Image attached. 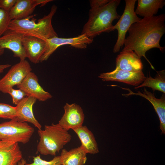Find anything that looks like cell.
I'll return each instance as SVG.
<instances>
[{
    "mask_svg": "<svg viewBox=\"0 0 165 165\" xmlns=\"http://www.w3.org/2000/svg\"><path fill=\"white\" fill-rule=\"evenodd\" d=\"M165 15L163 13L150 17H143L132 24L128 32V36L124 42L122 50H130L140 57H144L152 68H154L145 56L150 49L156 48L162 51L165 47L160 46V42L165 33Z\"/></svg>",
    "mask_w": 165,
    "mask_h": 165,
    "instance_id": "obj_1",
    "label": "cell"
},
{
    "mask_svg": "<svg viewBox=\"0 0 165 165\" xmlns=\"http://www.w3.org/2000/svg\"><path fill=\"white\" fill-rule=\"evenodd\" d=\"M120 0H91L89 19L83 26L81 34L94 38L103 33L113 31V21L119 19L117 12Z\"/></svg>",
    "mask_w": 165,
    "mask_h": 165,
    "instance_id": "obj_2",
    "label": "cell"
},
{
    "mask_svg": "<svg viewBox=\"0 0 165 165\" xmlns=\"http://www.w3.org/2000/svg\"><path fill=\"white\" fill-rule=\"evenodd\" d=\"M57 7L53 5L49 13L38 20L34 18V15L21 20H11L7 30L18 32L24 35L34 36L46 40L58 35L52 24V18L56 12Z\"/></svg>",
    "mask_w": 165,
    "mask_h": 165,
    "instance_id": "obj_3",
    "label": "cell"
},
{
    "mask_svg": "<svg viewBox=\"0 0 165 165\" xmlns=\"http://www.w3.org/2000/svg\"><path fill=\"white\" fill-rule=\"evenodd\" d=\"M39 141L38 144V151L42 155L55 156L64 146L69 142L71 135L58 123L45 125L44 130H38Z\"/></svg>",
    "mask_w": 165,
    "mask_h": 165,
    "instance_id": "obj_4",
    "label": "cell"
},
{
    "mask_svg": "<svg viewBox=\"0 0 165 165\" xmlns=\"http://www.w3.org/2000/svg\"><path fill=\"white\" fill-rule=\"evenodd\" d=\"M34 128L27 122H21L14 118L0 123V140L25 144L29 141Z\"/></svg>",
    "mask_w": 165,
    "mask_h": 165,
    "instance_id": "obj_5",
    "label": "cell"
},
{
    "mask_svg": "<svg viewBox=\"0 0 165 165\" xmlns=\"http://www.w3.org/2000/svg\"><path fill=\"white\" fill-rule=\"evenodd\" d=\"M136 0H125V6L123 12L119 20L112 29L117 30L118 36L115 44L113 52H119L124 45L126 34L131 26L133 24L140 21L142 18L139 17L134 11L135 5Z\"/></svg>",
    "mask_w": 165,
    "mask_h": 165,
    "instance_id": "obj_6",
    "label": "cell"
},
{
    "mask_svg": "<svg viewBox=\"0 0 165 165\" xmlns=\"http://www.w3.org/2000/svg\"><path fill=\"white\" fill-rule=\"evenodd\" d=\"M31 70L29 63L26 60L20 61L13 65L0 79V91L3 93H7L10 88L20 83Z\"/></svg>",
    "mask_w": 165,
    "mask_h": 165,
    "instance_id": "obj_7",
    "label": "cell"
},
{
    "mask_svg": "<svg viewBox=\"0 0 165 165\" xmlns=\"http://www.w3.org/2000/svg\"><path fill=\"white\" fill-rule=\"evenodd\" d=\"M93 39L89 38L86 35L81 34L73 38H62L55 37L47 39L46 42L47 49L42 57L40 62L46 61L50 56L59 46L69 45L75 48L84 49L86 48L87 45L92 43Z\"/></svg>",
    "mask_w": 165,
    "mask_h": 165,
    "instance_id": "obj_8",
    "label": "cell"
},
{
    "mask_svg": "<svg viewBox=\"0 0 165 165\" xmlns=\"http://www.w3.org/2000/svg\"><path fill=\"white\" fill-rule=\"evenodd\" d=\"M98 77L103 81L121 82L136 87L142 83L146 78L142 71L129 72L116 69L110 72L101 73Z\"/></svg>",
    "mask_w": 165,
    "mask_h": 165,
    "instance_id": "obj_9",
    "label": "cell"
},
{
    "mask_svg": "<svg viewBox=\"0 0 165 165\" xmlns=\"http://www.w3.org/2000/svg\"><path fill=\"white\" fill-rule=\"evenodd\" d=\"M17 86L25 94L26 96L33 97L39 101H45L52 97L51 95L40 85L37 76L31 72Z\"/></svg>",
    "mask_w": 165,
    "mask_h": 165,
    "instance_id": "obj_10",
    "label": "cell"
},
{
    "mask_svg": "<svg viewBox=\"0 0 165 165\" xmlns=\"http://www.w3.org/2000/svg\"><path fill=\"white\" fill-rule=\"evenodd\" d=\"M22 43L27 58L32 63H38L47 49L46 40L29 35H24Z\"/></svg>",
    "mask_w": 165,
    "mask_h": 165,
    "instance_id": "obj_11",
    "label": "cell"
},
{
    "mask_svg": "<svg viewBox=\"0 0 165 165\" xmlns=\"http://www.w3.org/2000/svg\"><path fill=\"white\" fill-rule=\"evenodd\" d=\"M64 112L58 124L64 129L68 130L82 126L84 115L79 105L67 103L64 107Z\"/></svg>",
    "mask_w": 165,
    "mask_h": 165,
    "instance_id": "obj_12",
    "label": "cell"
},
{
    "mask_svg": "<svg viewBox=\"0 0 165 165\" xmlns=\"http://www.w3.org/2000/svg\"><path fill=\"white\" fill-rule=\"evenodd\" d=\"M122 89L128 90L127 94H122V95L126 97L131 95L141 96L148 100L152 105L159 117L160 121V127L161 130V134H165V95L163 93L159 99L156 98L154 93L147 90L144 88L143 93L138 91L137 93H134L128 88H124L118 86Z\"/></svg>",
    "mask_w": 165,
    "mask_h": 165,
    "instance_id": "obj_13",
    "label": "cell"
},
{
    "mask_svg": "<svg viewBox=\"0 0 165 165\" xmlns=\"http://www.w3.org/2000/svg\"><path fill=\"white\" fill-rule=\"evenodd\" d=\"M24 35L7 30L0 37V46L3 49H7L12 51L13 56L19 58L20 61L25 60L27 58L22 42V38Z\"/></svg>",
    "mask_w": 165,
    "mask_h": 165,
    "instance_id": "obj_14",
    "label": "cell"
},
{
    "mask_svg": "<svg viewBox=\"0 0 165 165\" xmlns=\"http://www.w3.org/2000/svg\"><path fill=\"white\" fill-rule=\"evenodd\" d=\"M51 0H17L16 2L9 12L11 20H21L31 15L35 7L45 5Z\"/></svg>",
    "mask_w": 165,
    "mask_h": 165,
    "instance_id": "obj_15",
    "label": "cell"
},
{
    "mask_svg": "<svg viewBox=\"0 0 165 165\" xmlns=\"http://www.w3.org/2000/svg\"><path fill=\"white\" fill-rule=\"evenodd\" d=\"M22 159L18 143L0 140V165H17Z\"/></svg>",
    "mask_w": 165,
    "mask_h": 165,
    "instance_id": "obj_16",
    "label": "cell"
},
{
    "mask_svg": "<svg viewBox=\"0 0 165 165\" xmlns=\"http://www.w3.org/2000/svg\"><path fill=\"white\" fill-rule=\"evenodd\" d=\"M116 64L117 70L137 72L143 68L141 57L130 50H122L116 58Z\"/></svg>",
    "mask_w": 165,
    "mask_h": 165,
    "instance_id": "obj_17",
    "label": "cell"
},
{
    "mask_svg": "<svg viewBox=\"0 0 165 165\" xmlns=\"http://www.w3.org/2000/svg\"><path fill=\"white\" fill-rule=\"evenodd\" d=\"M37 100L31 97L26 96L16 107V119L21 122H28L33 124L38 130H41L42 126L34 116L33 107Z\"/></svg>",
    "mask_w": 165,
    "mask_h": 165,
    "instance_id": "obj_18",
    "label": "cell"
},
{
    "mask_svg": "<svg viewBox=\"0 0 165 165\" xmlns=\"http://www.w3.org/2000/svg\"><path fill=\"white\" fill-rule=\"evenodd\" d=\"M72 130L79 138L81 143V146L86 153L94 154L99 152L94 135L86 126H82Z\"/></svg>",
    "mask_w": 165,
    "mask_h": 165,
    "instance_id": "obj_19",
    "label": "cell"
},
{
    "mask_svg": "<svg viewBox=\"0 0 165 165\" xmlns=\"http://www.w3.org/2000/svg\"><path fill=\"white\" fill-rule=\"evenodd\" d=\"M86 154L81 146L69 151L63 149L60 156L61 165H84Z\"/></svg>",
    "mask_w": 165,
    "mask_h": 165,
    "instance_id": "obj_20",
    "label": "cell"
},
{
    "mask_svg": "<svg viewBox=\"0 0 165 165\" xmlns=\"http://www.w3.org/2000/svg\"><path fill=\"white\" fill-rule=\"evenodd\" d=\"M165 5L164 0H138L135 12L143 17H150L156 15Z\"/></svg>",
    "mask_w": 165,
    "mask_h": 165,
    "instance_id": "obj_21",
    "label": "cell"
},
{
    "mask_svg": "<svg viewBox=\"0 0 165 165\" xmlns=\"http://www.w3.org/2000/svg\"><path fill=\"white\" fill-rule=\"evenodd\" d=\"M149 77H146L142 84L135 87L134 89L147 87L152 89L153 91L156 90L165 93V70H163L157 71L154 78L152 77L149 72Z\"/></svg>",
    "mask_w": 165,
    "mask_h": 165,
    "instance_id": "obj_22",
    "label": "cell"
},
{
    "mask_svg": "<svg viewBox=\"0 0 165 165\" xmlns=\"http://www.w3.org/2000/svg\"><path fill=\"white\" fill-rule=\"evenodd\" d=\"M16 117L15 107L0 102V118L11 119Z\"/></svg>",
    "mask_w": 165,
    "mask_h": 165,
    "instance_id": "obj_23",
    "label": "cell"
},
{
    "mask_svg": "<svg viewBox=\"0 0 165 165\" xmlns=\"http://www.w3.org/2000/svg\"><path fill=\"white\" fill-rule=\"evenodd\" d=\"M11 20L9 12L0 8V37L7 30Z\"/></svg>",
    "mask_w": 165,
    "mask_h": 165,
    "instance_id": "obj_24",
    "label": "cell"
},
{
    "mask_svg": "<svg viewBox=\"0 0 165 165\" xmlns=\"http://www.w3.org/2000/svg\"><path fill=\"white\" fill-rule=\"evenodd\" d=\"M33 162L25 165H61L60 156H55L51 160L47 161L41 159L40 155L33 157Z\"/></svg>",
    "mask_w": 165,
    "mask_h": 165,
    "instance_id": "obj_25",
    "label": "cell"
},
{
    "mask_svg": "<svg viewBox=\"0 0 165 165\" xmlns=\"http://www.w3.org/2000/svg\"><path fill=\"white\" fill-rule=\"evenodd\" d=\"M11 97L13 103L17 105L25 97V94L21 90L10 88L7 92Z\"/></svg>",
    "mask_w": 165,
    "mask_h": 165,
    "instance_id": "obj_26",
    "label": "cell"
},
{
    "mask_svg": "<svg viewBox=\"0 0 165 165\" xmlns=\"http://www.w3.org/2000/svg\"><path fill=\"white\" fill-rule=\"evenodd\" d=\"M17 0H0V8L9 12L16 2Z\"/></svg>",
    "mask_w": 165,
    "mask_h": 165,
    "instance_id": "obj_27",
    "label": "cell"
},
{
    "mask_svg": "<svg viewBox=\"0 0 165 165\" xmlns=\"http://www.w3.org/2000/svg\"><path fill=\"white\" fill-rule=\"evenodd\" d=\"M11 66V65L9 64H0V74L2 73L4 70Z\"/></svg>",
    "mask_w": 165,
    "mask_h": 165,
    "instance_id": "obj_28",
    "label": "cell"
},
{
    "mask_svg": "<svg viewBox=\"0 0 165 165\" xmlns=\"http://www.w3.org/2000/svg\"><path fill=\"white\" fill-rule=\"evenodd\" d=\"M26 163V160L24 159H22L20 161L18 162L17 165H25Z\"/></svg>",
    "mask_w": 165,
    "mask_h": 165,
    "instance_id": "obj_29",
    "label": "cell"
},
{
    "mask_svg": "<svg viewBox=\"0 0 165 165\" xmlns=\"http://www.w3.org/2000/svg\"><path fill=\"white\" fill-rule=\"evenodd\" d=\"M4 49L2 48L0 46V56L2 55L4 53Z\"/></svg>",
    "mask_w": 165,
    "mask_h": 165,
    "instance_id": "obj_30",
    "label": "cell"
}]
</instances>
